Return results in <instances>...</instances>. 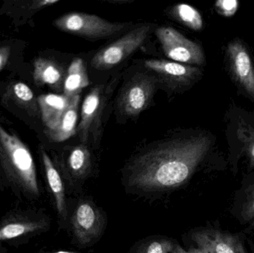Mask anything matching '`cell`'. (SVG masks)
<instances>
[{
	"label": "cell",
	"instance_id": "e0dca14e",
	"mask_svg": "<svg viewBox=\"0 0 254 253\" xmlns=\"http://www.w3.org/2000/svg\"><path fill=\"white\" fill-rule=\"evenodd\" d=\"M70 172L77 180L83 179L89 174L91 167V155L84 146L73 149L68 158Z\"/></svg>",
	"mask_w": 254,
	"mask_h": 253
},
{
	"label": "cell",
	"instance_id": "9c48e42d",
	"mask_svg": "<svg viewBox=\"0 0 254 253\" xmlns=\"http://www.w3.org/2000/svg\"><path fill=\"white\" fill-rule=\"evenodd\" d=\"M145 66L174 87L190 84L200 74L199 69L195 67L164 59H148L145 62Z\"/></svg>",
	"mask_w": 254,
	"mask_h": 253
},
{
	"label": "cell",
	"instance_id": "52a82bcc",
	"mask_svg": "<svg viewBox=\"0 0 254 253\" xmlns=\"http://www.w3.org/2000/svg\"><path fill=\"white\" fill-rule=\"evenodd\" d=\"M154 90V80L147 76L139 75L124 89L119 98V108L127 115L140 114L150 102Z\"/></svg>",
	"mask_w": 254,
	"mask_h": 253
},
{
	"label": "cell",
	"instance_id": "8992f818",
	"mask_svg": "<svg viewBox=\"0 0 254 253\" xmlns=\"http://www.w3.org/2000/svg\"><path fill=\"white\" fill-rule=\"evenodd\" d=\"M73 231L80 245H88L98 239L104 227V217L90 201H82L71 218Z\"/></svg>",
	"mask_w": 254,
	"mask_h": 253
},
{
	"label": "cell",
	"instance_id": "603a6c76",
	"mask_svg": "<svg viewBox=\"0 0 254 253\" xmlns=\"http://www.w3.org/2000/svg\"><path fill=\"white\" fill-rule=\"evenodd\" d=\"M242 215L246 221L254 219V184L248 190Z\"/></svg>",
	"mask_w": 254,
	"mask_h": 253
},
{
	"label": "cell",
	"instance_id": "d6986e66",
	"mask_svg": "<svg viewBox=\"0 0 254 253\" xmlns=\"http://www.w3.org/2000/svg\"><path fill=\"white\" fill-rule=\"evenodd\" d=\"M43 228L40 222H18L7 224L0 228V241L9 240L34 233Z\"/></svg>",
	"mask_w": 254,
	"mask_h": 253
},
{
	"label": "cell",
	"instance_id": "d4e9b609",
	"mask_svg": "<svg viewBox=\"0 0 254 253\" xmlns=\"http://www.w3.org/2000/svg\"><path fill=\"white\" fill-rule=\"evenodd\" d=\"M170 253H212L203 248H190L189 251H185L179 245H175L174 248Z\"/></svg>",
	"mask_w": 254,
	"mask_h": 253
},
{
	"label": "cell",
	"instance_id": "6da1fadb",
	"mask_svg": "<svg viewBox=\"0 0 254 253\" xmlns=\"http://www.w3.org/2000/svg\"><path fill=\"white\" fill-rule=\"evenodd\" d=\"M206 135L176 140L150 150L134 160L128 185L144 191L170 190L183 185L209 151Z\"/></svg>",
	"mask_w": 254,
	"mask_h": 253
},
{
	"label": "cell",
	"instance_id": "484cf974",
	"mask_svg": "<svg viewBox=\"0 0 254 253\" xmlns=\"http://www.w3.org/2000/svg\"><path fill=\"white\" fill-rule=\"evenodd\" d=\"M9 53H10V49L8 47H3L0 49V70L5 65Z\"/></svg>",
	"mask_w": 254,
	"mask_h": 253
},
{
	"label": "cell",
	"instance_id": "44dd1931",
	"mask_svg": "<svg viewBox=\"0 0 254 253\" xmlns=\"http://www.w3.org/2000/svg\"><path fill=\"white\" fill-rule=\"evenodd\" d=\"M175 244L167 239L148 242L140 247L136 253H170L174 248Z\"/></svg>",
	"mask_w": 254,
	"mask_h": 253
},
{
	"label": "cell",
	"instance_id": "cb8c5ba5",
	"mask_svg": "<svg viewBox=\"0 0 254 253\" xmlns=\"http://www.w3.org/2000/svg\"><path fill=\"white\" fill-rule=\"evenodd\" d=\"M13 92L19 100L25 102L31 101L34 98L31 89L25 83H18L13 86Z\"/></svg>",
	"mask_w": 254,
	"mask_h": 253
},
{
	"label": "cell",
	"instance_id": "2e32d148",
	"mask_svg": "<svg viewBox=\"0 0 254 253\" xmlns=\"http://www.w3.org/2000/svg\"><path fill=\"white\" fill-rule=\"evenodd\" d=\"M42 157H43L48 184L55 197L58 213L63 218H65L66 215V205H65V190H64L62 178L46 152H42Z\"/></svg>",
	"mask_w": 254,
	"mask_h": 253
},
{
	"label": "cell",
	"instance_id": "ac0fdd59",
	"mask_svg": "<svg viewBox=\"0 0 254 253\" xmlns=\"http://www.w3.org/2000/svg\"><path fill=\"white\" fill-rule=\"evenodd\" d=\"M173 16L179 22L194 31H199L203 27V19L199 12L188 4H178L171 11Z\"/></svg>",
	"mask_w": 254,
	"mask_h": 253
},
{
	"label": "cell",
	"instance_id": "277c9868",
	"mask_svg": "<svg viewBox=\"0 0 254 253\" xmlns=\"http://www.w3.org/2000/svg\"><path fill=\"white\" fill-rule=\"evenodd\" d=\"M151 28L150 25L138 27L101 49L92 58V67L95 69L107 70L119 65L144 43Z\"/></svg>",
	"mask_w": 254,
	"mask_h": 253
},
{
	"label": "cell",
	"instance_id": "ffe728a7",
	"mask_svg": "<svg viewBox=\"0 0 254 253\" xmlns=\"http://www.w3.org/2000/svg\"><path fill=\"white\" fill-rule=\"evenodd\" d=\"M239 140L244 144V149L250 159L251 164L254 168V128L244 121L239 125L237 129Z\"/></svg>",
	"mask_w": 254,
	"mask_h": 253
},
{
	"label": "cell",
	"instance_id": "4fadbf2b",
	"mask_svg": "<svg viewBox=\"0 0 254 253\" xmlns=\"http://www.w3.org/2000/svg\"><path fill=\"white\" fill-rule=\"evenodd\" d=\"M80 95L71 98L69 105L61 117L55 129L46 130L48 136L56 142H63L69 139L76 133Z\"/></svg>",
	"mask_w": 254,
	"mask_h": 253
},
{
	"label": "cell",
	"instance_id": "8fae6325",
	"mask_svg": "<svg viewBox=\"0 0 254 253\" xmlns=\"http://www.w3.org/2000/svg\"><path fill=\"white\" fill-rule=\"evenodd\" d=\"M71 99L65 95L47 94L38 98V103L41 111L42 120L46 126V130L55 129L64 112L66 111Z\"/></svg>",
	"mask_w": 254,
	"mask_h": 253
},
{
	"label": "cell",
	"instance_id": "5bb4252c",
	"mask_svg": "<svg viewBox=\"0 0 254 253\" xmlns=\"http://www.w3.org/2000/svg\"><path fill=\"white\" fill-rule=\"evenodd\" d=\"M89 85L87 70L83 59L76 58L70 64L64 82V95L71 99L80 95L84 88Z\"/></svg>",
	"mask_w": 254,
	"mask_h": 253
},
{
	"label": "cell",
	"instance_id": "5b68a950",
	"mask_svg": "<svg viewBox=\"0 0 254 253\" xmlns=\"http://www.w3.org/2000/svg\"><path fill=\"white\" fill-rule=\"evenodd\" d=\"M164 54L176 62L189 65H202L204 55L197 43L189 40L170 27H161L155 31Z\"/></svg>",
	"mask_w": 254,
	"mask_h": 253
},
{
	"label": "cell",
	"instance_id": "7c38bea8",
	"mask_svg": "<svg viewBox=\"0 0 254 253\" xmlns=\"http://www.w3.org/2000/svg\"><path fill=\"white\" fill-rule=\"evenodd\" d=\"M34 80L38 86L49 85L57 89L64 88L66 74L64 68L50 59L40 58L34 62Z\"/></svg>",
	"mask_w": 254,
	"mask_h": 253
},
{
	"label": "cell",
	"instance_id": "83f0119b",
	"mask_svg": "<svg viewBox=\"0 0 254 253\" xmlns=\"http://www.w3.org/2000/svg\"><path fill=\"white\" fill-rule=\"evenodd\" d=\"M51 253H78L77 252H70V251H58V252Z\"/></svg>",
	"mask_w": 254,
	"mask_h": 253
},
{
	"label": "cell",
	"instance_id": "7402d4cb",
	"mask_svg": "<svg viewBox=\"0 0 254 253\" xmlns=\"http://www.w3.org/2000/svg\"><path fill=\"white\" fill-rule=\"evenodd\" d=\"M218 13L226 17H231L238 10L239 1L237 0H219L215 4Z\"/></svg>",
	"mask_w": 254,
	"mask_h": 253
},
{
	"label": "cell",
	"instance_id": "30bf717a",
	"mask_svg": "<svg viewBox=\"0 0 254 253\" xmlns=\"http://www.w3.org/2000/svg\"><path fill=\"white\" fill-rule=\"evenodd\" d=\"M192 238L198 248L212 253H247L238 236L219 230H201Z\"/></svg>",
	"mask_w": 254,
	"mask_h": 253
},
{
	"label": "cell",
	"instance_id": "3957f363",
	"mask_svg": "<svg viewBox=\"0 0 254 253\" xmlns=\"http://www.w3.org/2000/svg\"><path fill=\"white\" fill-rule=\"evenodd\" d=\"M54 24L61 31L92 39L111 37L127 27L125 23H114L96 15L77 12L58 18Z\"/></svg>",
	"mask_w": 254,
	"mask_h": 253
},
{
	"label": "cell",
	"instance_id": "4316f807",
	"mask_svg": "<svg viewBox=\"0 0 254 253\" xmlns=\"http://www.w3.org/2000/svg\"><path fill=\"white\" fill-rule=\"evenodd\" d=\"M59 0H43V1H39V7H44V6H49L51 4H55L58 2Z\"/></svg>",
	"mask_w": 254,
	"mask_h": 253
},
{
	"label": "cell",
	"instance_id": "f1b7e54d",
	"mask_svg": "<svg viewBox=\"0 0 254 253\" xmlns=\"http://www.w3.org/2000/svg\"></svg>",
	"mask_w": 254,
	"mask_h": 253
},
{
	"label": "cell",
	"instance_id": "9a60e30c",
	"mask_svg": "<svg viewBox=\"0 0 254 253\" xmlns=\"http://www.w3.org/2000/svg\"><path fill=\"white\" fill-rule=\"evenodd\" d=\"M101 86H95L88 94L83 101L80 124L77 130L80 135V141L83 143L87 141L91 125L99 109L101 101Z\"/></svg>",
	"mask_w": 254,
	"mask_h": 253
},
{
	"label": "cell",
	"instance_id": "ba28073f",
	"mask_svg": "<svg viewBox=\"0 0 254 253\" xmlns=\"http://www.w3.org/2000/svg\"><path fill=\"white\" fill-rule=\"evenodd\" d=\"M228 56L234 78L254 100V67L247 49L240 40H234L228 45Z\"/></svg>",
	"mask_w": 254,
	"mask_h": 253
},
{
	"label": "cell",
	"instance_id": "7a4b0ae2",
	"mask_svg": "<svg viewBox=\"0 0 254 253\" xmlns=\"http://www.w3.org/2000/svg\"><path fill=\"white\" fill-rule=\"evenodd\" d=\"M0 159L6 173L33 196L40 195L35 163L28 147L0 126Z\"/></svg>",
	"mask_w": 254,
	"mask_h": 253
}]
</instances>
